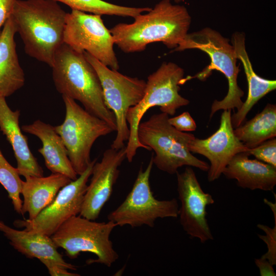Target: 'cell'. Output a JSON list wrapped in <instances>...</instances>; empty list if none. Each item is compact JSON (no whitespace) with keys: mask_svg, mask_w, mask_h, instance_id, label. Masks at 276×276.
<instances>
[{"mask_svg":"<svg viewBox=\"0 0 276 276\" xmlns=\"http://www.w3.org/2000/svg\"><path fill=\"white\" fill-rule=\"evenodd\" d=\"M134 18L132 23H119L109 30L114 44L126 53L143 52L155 42L174 49L188 34L191 22L186 7L170 0H162Z\"/></svg>","mask_w":276,"mask_h":276,"instance_id":"cell-1","label":"cell"},{"mask_svg":"<svg viewBox=\"0 0 276 276\" xmlns=\"http://www.w3.org/2000/svg\"><path fill=\"white\" fill-rule=\"evenodd\" d=\"M66 15L53 0H16L12 17L26 53L51 67L63 43Z\"/></svg>","mask_w":276,"mask_h":276,"instance_id":"cell-2","label":"cell"},{"mask_svg":"<svg viewBox=\"0 0 276 276\" xmlns=\"http://www.w3.org/2000/svg\"><path fill=\"white\" fill-rule=\"evenodd\" d=\"M51 67L54 85L62 96L79 101L85 110L105 121L116 131L115 116L106 106L98 75L83 53L63 42Z\"/></svg>","mask_w":276,"mask_h":276,"instance_id":"cell-3","label":"cell"},{"mask_svg":"<svg viewBox=\"0 0 276 276\" xmlns=\"http://www.w3.org/2000/svg\"><path fill=\"white\" fill-rule=\"evenodd\" d=\"M188 49H198L206 53L210 58V64L193 77L188 76L183 79V83L196 78L204 81L216 70L221 72L228 81V91L220 101L215 100L212 103L210 118L218 110L237 109L243 104L241 98L244 91L238 84L240 71L237 65V56L233 45L229 39L218 31L206 27L201 30L188 33L173 51H183Z\"/></svg>","mask_w":276,"mask_h":276,"instance_id":"cell-4","label":"cell"},{"mask_svg":"<svg viewBox=\"0 0 276 276\" xmlns=\"http://www.w3.org/2000/svg\"><path fill=\"white\" fill-rule=\"evenodd\" d=\"M185 72L175 63L164 62L147 78L145 93L140 102L129 109L126 114L130 135L125 146L126 158L131 163L140 148H146L137 137L139 124L152 107L158 106L162 112L173 116L177 109L188 105L190 101L181 96L180 85L183 84Z\"/></svg>","mask_w":276,"mask_h":276,"instance_id":"cell-5","label":"cell"},{"mask_svg":"<svg viewBox=\"0 0 276 276\" xmlns=\"http://www.w3.org/2000/svg\"><path fill=\"white\" fill-rule=\"evenodd\" d=\"M169 116L164 112L153 114L147 120L141 122L138 127L139 142L146 150L154 152L152 156L153 165L171 175L182 166L207 172L209 165L197 158L189 149L194 135L176 129L169 123Z\"/></svg>","mask_w":276,"mask_h":276,"instance_id":"cell-6","label":"cell"},{"mask_svg":"<svg viewBox=\"0 0 276 276\" xmlns=\"http://www.w3.org/2000/svg\"><path fill=\"white\" fill-rule=\"evenodd\" d=\"M116 226L111 221L98 222L76 215L64 222L51 237L70 259L77 258L81 252H89L97 259L88 260V264L100 263L110 267L119 259L110 239Z\"/></svg>","mask_w":276,"mask_h":276,"instance_id":"cell-7","label":"cell"},{"mask_svg":"<svg viewBox=\"0 0 276 276\" xmlns=\"http://www.w3.org/2000/svg\"><path fill=\"white\" fill-rule=\"evenodd\" d=\"M62 97L65 118L55 129L62 140L73 169L80 175L91 162L90 151L95 141L114 130L107 122L87 111L74 99L64 95Z\"/></svg>","mask_w":276,"mask_h":276,"instance_id":"cell-8","label":"cell"},{"mask_svg":"<svg viewBox=\"0 0 276 276\" xmlns=\"http://www.w3.org/2000/svg\"><path fill=\"white\" fill-rule=\"evenodd\" d=\"M153 165L151 156L145 170L143 166L140 167L131 191L124 200L109 213L108 220L121 227H153L159 218L178 217L179 205L175 198L158 200L153 194L150 184Z\"/></svg>","mask_w":276,"mask_h":276,"instance_id":"cell-9","label":"cell"},{"mask_svg":"<svg viewBox=\"0 0 276 276\" xmlns=\"http://www.w3.org/2000/svg\"><path fill=\"white\" fill-rule=\"evenodd\" d=\"M83 54L96 70L102 85L106 106L115 116L117 134L110 147L120 149L125 146V142L128 141L130 135L127 112L142 100L146 81L112 70L86 52Z\"/></svg>","mask_w":276,"mask_h":276,"instance_id":"cell-10","label":"cell"},{"mask_svg":"<svg viewBox=\"0 0 276 276\" xmlns=\"http://www.w3.org/2000/svg\"><path fill=\"white\" fill-rule=\"evenodd\" d=\"M63 42L77 52L88 53L112 70L119 69L113 37L100 15L76 10L66 13Z\"/></svg>","mask_w":276,"mask_h":276,"instance_id":"cell-11","label":"cell"},{"mask_svg":"<svg viewBox=\"0 0 276 276\" xmlns=\"http://www.w3.org/2000/svg\"><path fill=\"white\" fill-rule=\"evenodd\" d=\"M95 158L76 179L62 187L54 200L33 219L16 220L17 228L51 236L67 220L80 214Z\"/></svg>","mask_w":276,"mask_h":276,"instance_id":"cell-12","label":"cell"},{"mask_svg":"<svg viewBox=\"0 0 276 276\" xmlns=\"http://www.w3.org/2000/svg\"><path fill=\"white\" fill-rule=\"evenodd\" d=\"M176 174L180 202L178 216L183 231L201 243L213 240L206 218V207L215 202L212 195L202 190L192 167L186 166Z\"/></svg>","mask_w":276,"mask_h":276,"instance_id":"cell-13","label":"cell"},{"mask_svg":"<svg viewBox=\"0 0 276 276\" xmlns=\"http://www.w3.org/2000/svg\"><path fill=\"white\" fill-rule=\"evenodd\" d=\"M231 109L222 112L219 128L205 139L195 137L189 144L192 153L201 154L210 161L208 180L218 179L232 158L247 148L235 135L231 121Z\"/></svg>","mask_w":276,"mask_h":276,"instance_id":"cell-14","label":"cell"},{"mask_svg":"<svg viewBox=\"0 0 276 276\" xmlns=\"http://www.w3.org/2000/svg\"><path fill=\"white\" fill-rule=\"evenodd\" d=\"M126 159L125 146L106 150L100 162H96L84 195L80 215L96 220L109 200L120 174L119 167Z\"/></svg>","mask_w":276,"mask_h":276,"instance_id":"cell-15","label":"cell"},{"mask_svg":"<svg viewBox=\"0 0 276 276\" xmlns=\"http://www.w3.org/2000/svg\"><path fill=\"white\" fill-rule=\"evenodd\" d=\"M19 110H12L5 98H0V130L6 137L13 150L20 175L43 176V171L29 148L27 137L19 126Z\"/></svg>","mask_w":276,"mask_h":276,"instance_id":"cell-16","label":"cell"},{"mask_svg":"<svg viewBox=\"0 0 276 276\" xmlns=\"http://www.w3.org/2000/svg\"><path fill=\"white\" fill-rule=\"evenodd\" d=\"M249 156L246 152L237 154L222 174L227 179L236 180L238 186L243 189L273 191L276 185V167Z\"/></svg>","mask_w":276,"mask_h":276,"instance_id":"cell-17","label":"cell"},{"mask_svg":"<svg viewBox=\"0 0 276 276\" xmlns=\"http://www.w3.org/2000/svg\"><path fill=\"white\" fill-rule=\"evenodd\" d=\"M21 128L22 131L34 135L40 140L42 147L38 151L43 156L46 167L52 173L64 175L72 180L78 177L55 126L38 119L32 124L22 125Z\"/></svg>","mask_w":276,"mask_h":276,"instance_id":"cell-18","label":"cell"},{"mask_svg":"<svg viewBox=\"0 0 276 276\" xmlns=\"http://www.w3.org/2000/svg\"><path fill=\"white\" fill-rule=\"evenodd\" d=\"M0 231L15 250L27 258H37L39 261L48 260L68 270H76L75 265L63 259L50 236L14 229L1 220Z\"/></svg>","mask_w":276,"mask_h":276,"instance_id":"cell-19","label":"cell"},{"mask_svg":"<svg viewBox=\"0 0 276 276\" xmlns=\"http://www.w3.org/2000/svg\"><path fill=\"white\" fill-rule=\"evenodd\" d=\"M16 28L11 16L0 34V98L10 96L25 84L24 72L16 49Z\"/></svg>","mask_w":276,"mask_h":276,"instance_id":"cell-20","label":"cell"},{"mask_svg":"<svg viewBox=\"0 0 276 276\" xmlns=\"http://www.w3.org/2000/svg\"><path fill=\"white\" fill-rule=\"evenodd\" d=\"M245 41V35L242 33L236 32L232 35L231 43L237 59L242 63L248 83L246 100L240 109L231 116L234 128L244 123L247 113L252 107L264 96L276 88L275 80L260 77L254 71L246 50Z\"/></svg>","mask_w":276,"mask_h":276,"instance_id":"cell-21","label":"cell"},{"mask_svg":"<svg viewBox=\"0 0 276 276\" xmlns=\"http://www.w3.org/2000/svg\"><path fill=\"white\" fill-rule=\"evenodd\" d=\"M22 182L23 196L21 214L35 218L55 199L60 190L72 181L66 176L52 173L48 176H28Z\"/></svg>","mask_w":276,"mask_h":276,"instance_id":"cell-22","label":"cell"},{"mask_svg":"<svg viewBox=\"0 0 276 276\" xmlns=\"http://www.w3.org/2000/svg\"><path fill=\"white\" fill-rule=\"evenodd\" d=\"M234 132L248 149L275 137L276 105L268 103L251 120L234 128Z\"/></svg>","mask_w":276,"mask_h":276,"instance_id":"cell-23","label":"cell"},{"mask_svg":"<svg viewBox=\"0 0 276 276\" xmlns=\"http://www.w3.org/2000/svg\"><path fill=\"white\" fill-rule=\"evenodd\" d=\"M61 2L72 10L100 15H117L134 18L144 12L149 11V7H131L115 5L103 0H53Z\"/></svg>","mask_w":276,"mask_h":276,"instance_id":"cell-24","label":"cell"},{"mask_svg":"<svg viewBox=\"0 0 276 276\" xmlns=\"http://www.w3.org/2000/svg\"><path fill=\"white\" fill-rule=\"evenodd\" d=\"M22 182L17 168L9 163L0 150V183L7 191L14 210L19 214H21L22 204Z\"/></svg>","mask_w":276,"mask_h":276,"instance_id":"cell-25","label":"cell"},{"mask_svg":"<svg viewBox=\"0 0 276 276\" xmlns=\"http://www.w3.org/2000/svg\"><path fill=\"white\" fill-rule=\"evenodd\" d=\"M264 201L271 208L273 213L274 226L271 228L264 224H257V227L266 234L265 235L258 234V236L267 246V251L261 257L267 260L274 266L276 265V203H273L267 199H264Z\"/></svg>","mask_w":276,"mask_h":276,"instance_id":"cell-26","label":"cell"},{"mask_svg":"<svg viewBox=\"0 0 276 276\" xmlns=\"http://www.w3.org/2000/svg\"><path fill=\"white\" fill-rule=\"evenodd\" d=\"M246 152L256 159L276 167V139L268 140Z\"/></svg>","mask_w":276,"mask_h":276,"instance_id":"cell-27","label":"cell"},{"mask_svg":"<svg viewBox=\"0 0 276 276\" xmlns=\"http://www.w3.org/2000/svg\"><path fill=\"white\" fill-rule=\"evenodd\" d=\"M168 121L173 127L181 132L194 131L197 128L195 121L188 111L173 118H169Z\"/></svg>","mask_w":276,"mask_h":276,"instance_id":"cell-28","label":"cell"},{"mask_svg":"<svg viewBox=\"0 0 276 276\" xmlns=\"http://www.w3.org/2000/svg\"><path fill=\"white\" fill-rule=\"evenodd\" d=\"M47 267L52 276H79L80 274L68 271L67 269L61 267L48 260L40 261Z\"/></svg>","mask_w":276,"mask_h":276,"instance_id":"cell-29","label":"cell"},{"mask_svg":"<svg viewBox=\"0 0 276 276\" xmlns=\"http://www.w3.org/2000/svg\"><path fill=\"white\" fill-rule=\"evenodd\" d=\"M16 0H0V34L7 19L11 16Z\"/></svg>","mask_w":276,"mask_h":276,"instance_id":"cell-30","label":"cell"},{"mask_svg":"<svg viewBox=\"0 0 276 276\" xmlns=\"http://www.w3.org/2000/svg\"><path fill=\"white\" fill-rule=\"evenodd\" d=\"M255 262L259 268L261 276H275L276 273L272 265L267 260L261 257L255 259Z\"/></svg>","mask_w":276,"mask_h":276,"instance_id":"cell-31","label":"cell"},{"mask_svg":"<svg viewBox=\"0 0 276 276\" xmlns=\"http://www.w3.org/2000/svg\"><path fill=\"white\" fill-rule=\"evenodd\" d=\"M175 2L178 3L182 2L183 0H173Z\"/></svg>","mask_w":276,"mask_h":276,"instance_id":"cell-32","label":"cell"}]
</instances>
